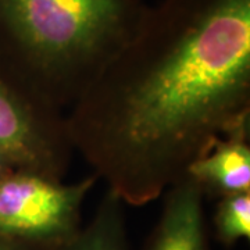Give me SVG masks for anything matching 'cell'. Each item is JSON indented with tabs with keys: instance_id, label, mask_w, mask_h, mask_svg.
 <instances>
[{
	"instance_id": "52a82bcc",
	"label": "cell",
	"mask_w": 250,
	"mask_h": 250,
	"mask_svg": "<svg viewBox=\"0 0 250 250\" xmlns=\"http://www.w3.org/2000/svg\"><path fill=\"white\" fill-rule=\"evenodd\" d=\"M125 203L107 189L86 225L50 250H128Z\"/></svg>"
},
{
	"instance_id": "6da1fadb",
	"label": "cell",
	"mask_w": 250,
	"mask_h": 250,
	"mask_svg": "<svg viewBox=\"0 0 250 250\" xmlns=\"http://www.w3.org/2000/svg\"><path fill=\"white\" fill-rule=\"evenodd\" d=\"M250 121V0H159L68 108L74 152L145 206Z\"/></svg>"
},
{
	"instance_id": "ba28073f",
	"label": "cell",
	"mask_w": 250,
	"mask_h": 250,
	"mask_svg": "<svg viewBox=\"0 0 250 250\" xmlns=\"http://www.w3.org/2000/svg\"><path fill=\"white\" fill-rule=\"evenodd\" d=\"M217 239L225 246L250 238V192L220 197L214 215Z\"/></svg>"
},
{
	"instance_id": "30bf717a",
	"label": "cell",
	"mask_w": 250,
	"mask_h": 250,
	"mask_svg": "<svg viewBox=\"0 0 250 250\" xmlns=\"http://www.w3.org/2000/svg\"><path fill=\"white\" fill-rule=\"evenodd\" d=\"M17 170L16 164L11 161L9 156H6L4 153L0 150V182L6 177H9L11 172Z\"/></svg>"
},
{
	"instance_id": "7a4b0ae2",
	"label": "cell",
	"mask_w": 250,
	"mask_h": 250,
	"mask_svg": "<svg viewBox=\"0 0 250 250\" xmlns=\"http://www.w3.org/2000/svg\"><path fill=\"white\" fill-rule=\"evenodd\" d=\"M145 0H0L11 70L54 108H70L138 29Z\"/></svg>"
},
{
	"instance_id": "277c9868",
	"label": "cell",
	"mask_w": 250,
	"mask_h": 250,
	"mask_svg": "<svg viewBox=\"0 0 250 250\" xmlns=\"http://www.w3.org/2000/svg\"><path fill=\"white\" fill-rule=\"evenodd\" d=\"M0 150L17 170L62 181L74 153L65 116L18 75L0 72Z\"/></svg>"
},
{
	"instance_id": "8992f818",
	"label": "cell",
	"mask_w": 250,
	"mask_h": 250,
	"mask_svg": "<svg viewBox=\"0 0 250 250\" xmlns=\"http://www.w3.org/2000/svg\"><path fill=\"white\" fill-rule=\"evenodd\" d=\"M187 174L200 185L205 195L223 197L250 192L249 126L218 139L190 164Z\"/></svg>"
},
{
	"instance_id": "3957f363",
	"label": "cell",
	"mask_w": 250,
	"mask_h": 250,
	"mask_svg": "<svg viewBox=\"0 0 250 250\" xmlns=\"http://www.w3.org/2000/svg\"><path fill=\"white\" fill-rule=\"evenodd\" d=\"M99 178L72 184L16 170L0 182V235L53 249L80 231L82 206Z\"/></svg>"
},
{
	"instance_id": "9c48e42d",
	"label": "cell",
	"mask_w": 250,
	"mask_h": 250,
	"mask_svg": "<svg viewBox=\"0 0 250 250\" xmlns=\"http://www.w3.org/2000/svg\"><path fill=\"white\" fill-rule=\"evenodd\" d=\"M0 250H47V249L36 248V246L28 245V243H24V242L14 241V239H10V238H7V236L0 235Z\"/></svg>"
},
{
	"instance_id": "5b68a950",
	"label": "cell",
	"mask_w": 250,
	"mask_h": 250,
	"mask_svg": "<svg viewBox=\"0 0 250 250\" xmlns=\"http://www.w3.org/2000/svg\"><path fill=\"white\" fill-rule=\"evenodd\" d=\"M164 202L145 250H207L205 192L185 175L164 192Z\"/></svg>"
}]
</instances>
